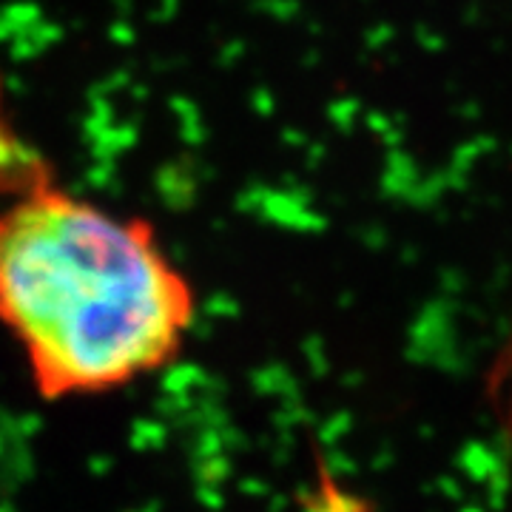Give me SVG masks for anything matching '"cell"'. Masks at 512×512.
I'll return each mask as SVG.
<instances>
[{
	"label": "cell",
	"instance_id": "1",
	"mask_svg": "<svg viewBox=\"0 0 512 512\" xmlns=\"http://www.w3.org/2000/svg\"><path fill=\"white\" fill-rule=\"evenodd\" d=\"M194 322L197 291L146 220L49 177L0 202V328L43 402L160 373Z\"/></svg>",
	"mask_w": 512,
	"mask_h": 512
},
{
	"label": "cell",
	"instance_id": "3",
	"mask_svg": "<svg viewBox=\"0 0 512 512\" xmlns=\"http://www.w3.org/2000/svg\"><path fill=\"white\" fill-rule=\"evenodd\" d=\"M510 373H512V339H510V348H507V353H504V356H501V362H498V379L504 382Z\"/></svg>",
	"mask_w": 512,
	"mask_h": 512
},
{
	"label": "cell",
	"instance_id": "2",
	"mask_svg": "<svg viewBox=\"0 0 512 512\" xmlns=\"http://www.w3.org/2000/svg\"><path fill=\"white\" fill-rule=\"evenodd\" d=\"M40 180H46V168L40 160H29V148L0 111V202Z\"/></svg>",
	"mask_w": 512,
	"mask_h": 512
}]
</instances>
